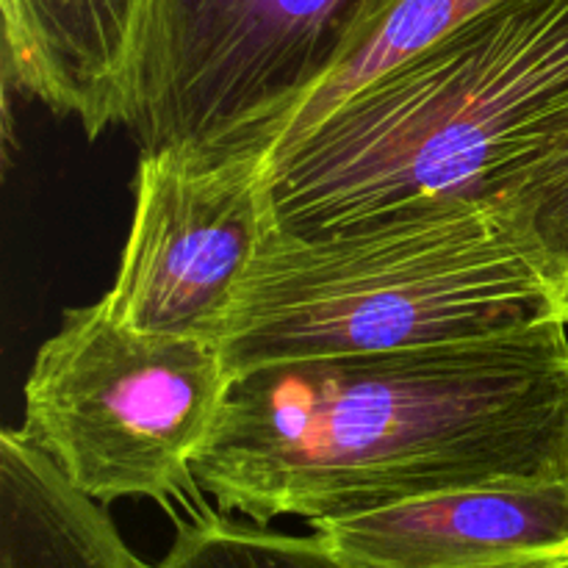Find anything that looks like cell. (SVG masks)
Listing matches in <instances>:
<instances>
[{"label":"cell","instance_id":"cell-1","mask_svg":"<svg viewBox=\"0 0 568 568\" xmlns=\"http://www.w3.org/2000/svg\"><path fill=\"white\" fill-rule=\"evenodd\" d=\"M220 510L311 525L497 483L568 480V322L236 375L194 460Z\"/></svg>","mask_w":568,"mask_h":568},{"label":"cell","instance_id":"cell-2","mask_svg":"<svg viewBox=\"0 0 568 568\" xmlns=\"http://www.w3.org/2000/svg\"><path fill=\"white\" fill-rule=\"evenodd\" d=\"M566 125L568 0H503L272 150V227L311 239L499 205Z\"/></svg>","mask_w":568,"mask_h":568},{"label":"cell","instance_id":"cell-3","mask_svg":"<svg viewBox=\"0 0 568 568\" xmlns=\"http://www.w3.org/2000/svg\"><path fill=\"white\" fill-rule=\"evenodd\" d=\"M564 316L503 205L458 203L325 236L272 227L220 342L231 377L288 361L480 342Z\"/></svg>","mask_w":568,"mask_h":568},{"label":"cell","instance_id":"cell-4","mask_svg":"<svg viewBox=\"0 0 568 568\" xmlns=\"http://www.w3.org/2000/svg\"><path fill=\"white\" fill-rule=\"evenodd\" d=\"M216 344L122 325L103 297L64 311L26 381L20 427L87 497L200 499L194 460L231 388Z\"/></svg>","mask_w":568,"mask_h":568},{"label":"cell","instance_id":"cell-5","mask_svg":"<svg viewBox=\"0 0 568 568\" xmlns=\"http://www.w3.org/2000/svg\"><path fill=\"white\" fill-rule=\"evenodd\" d=\"M355 9L358 0H150L125 128L142 153H270Z\"/></svg>","mask_w":568,"mask_h":568},{"label":"cell","instance_id":"cell-6","mask_svg":"<svg viewBox=\"0 0 568 568\" xmlns=\"http://www.w3.org/2000/svg\"><path fill=\"white\" fill-rule=\"evenodd\" d=\"M266 153L139 155L133 216L103 303L122 325L220 347L272 233Z\"/></svg>","mask_w":568,"mask_h":568},{"label":"cell","instance_id":"cell-7","mask_svg":"<svg viewBox=\"0 0 568 568\" xmlns=\"http://www.w3.org/2000/svg\"><path fill=\"white\" fill-rule=\"evenodd\" d=\"M314 527L353 568H568V480L455 488Z\"/></svg>","mask_w":568,"mask_h":568},{"label":"cell","instance_id":"cell-8","mask_svg":"<svg viewBox=\"0 0 568 568\" xmlns=\"http://www.w3.org/2000/svg\"><path fill=\"white\" fill-rule=\"evenodd\" d=\"M150 0H0L3 72L89 139L125 125Z\"/></svg>","mask_w":568,"mask_h":568},{"label":"cell","instance_id":"cell-9","mask_svg":"<svg viewBox=\"0 0 568 568\" xmlns=\"http://www.w3.org/2000/svg\"><path fill=\"white\" fill-rule=\"evenodd\" d=\"M0 568H150L103 503L78 491L22 430L0 436Z\"/></svg>","mask_w":568,"mask_h":568},{"label":"cell","instance_id":"cell-10","mask_svg":"<svg viewBox=\"0 0 568 568\" xmlns=\"http://www.w3.org/2000/svg\"><path fill=\"white\" fill-rule=\"evenodd\" d=\"M503 0H358L347 33L320 81L277 125L270 153L325 120L342 100L436 44ZM266 153V155H270Z\"/></svg>","mask_w":568,"mask_h":568},{"label":"cell","instance_id":"cell-11","mask_svg":"<svg viewBox=\"0 0 568 568\" xmlns=\"http://www.w3.org/2000/svg\"><path fill=\"white\" fill-rule=\"evenodd\" d=\"M155 568H353L320 532L288 536L261 521H233L205 510L178 530Z\"/></svg>","mask_w":568,"mask_h":568},{"label":"cell","instance_id":"cell-12","mask_svg":"<svg viewBox=\"0 0 568 568\" xmlns=\"http://www.w3.org/2000/svg\"><path fill=\"white\" fill-rule=\"evenodd\" d=\"M499 205L558 294L568 275V125L521 172Z\"/></svg>","mask_w":568,"mask_h":568},{"label":"cell","instance_id":"cell-13","mask_svg":"<svg viewBox=\"0 0 568 568\" xmlns=\"http://www.w3.org/2000/svg\"><path fill=\"white\" fill-rule=\"evenodd\" d=\"M558 303H560V314H564V320L568 322V275L558 286Z\"/></svg>","mask_w":568,"mask_h":568}]
</instances>
